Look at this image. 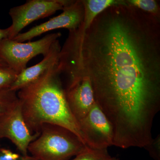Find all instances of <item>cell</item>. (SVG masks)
Wrapping results in <instances>:
<instances>
[{
    "mask_svg": "<svg viewBox=\"0 0 160 160\" xmlns=\"http://www.w3.org/2000/svg\"><path fill=\"white\" fill-rule=\"evenodd\" d=\"M110 160H119V159L116 157H112L111 159Z\"/></svg>",
    "mask_w": 160,
    "mask_h": 160,
    "instance_id": "cell-19",
    "label": "cell"
},
{
    "mask_svg": "<svg viewBox=\"0 0 160 160\" xmlns=\"http://www.w3.org/2000/svg\"><path fill=\"white\" fill-rule=\"evenodd\" d=\"M58 64L18 91L23 117L32 133L39 132L43 124L57 125L71 130L86 144L66 101Z\"/></svg>",
    "mask_w": 160,
    "mask_h": 160,
    "instance_id": "cell-2",
    "label": "cell"
},
{
    "mask_svg": "<svg viewBox=\"0 0 160 160\" xmlns=\"http://www.w3.org/2000/svg\"><path fill=\"white\" fill-rule=\"evenodd\" d=\"M86 145L94 149H107L113 146V130L111 123L96 103L78 122Z\"/></svg>",
    "mask_w": 160,
    "mask_h": 160,
    "instance_id": "cell-6",
    "label": "cell"
},
{
    "mask_svg": "<svg viewBox=\"0 0 160 160\" xmlns=\"http://www.w3.org/2000/svg\"><path fill=\"white\" fill-rule=\"evenodd\" d=\"M69 31L61 73L69 81L89 79L115 138L150 134L160 110V17L126 2L105 9L88 29Z\"/></svg>",
    "mask_w": 160,
    "mask_h": 160,
    "instance_id": "cell-1",
    "label": "cell"
},
{
    "mask_svg": "<svg viewBox=\"0 0 160 160\" xmlns=\"http://www.w3.org/2000/svg\"><path fill=\"white\" fill-rule=\"evenodd\" d=\"M155 160H160V135H158L148 145L144 147Z\"/></svg>",
    "mask_w": 160,
    "mask_h": 160,
    "instance_id": "cell-17",
    "label": "cell"
},
{
    "mask_svg": "<svg viewBox=\"0 0 160 160\" xmlns=\"http://www.w3.org/2000/svg\"><path fill=\"white\" fill-rule=\"evenodd\" d=\"M84 18L81 26L84 30L88 29L95 18L103 11L115 5L125 4V1L120 0H84Z\"/></svg>",
    "mask_w": 160,
    "mask_h": 160,
    "instance_id": "cell-11",
    "label": "cell"
},
{
    "mask_svg": "<svg viewBox=\"0 0 160 160\" xmlns=\"http://www.w3.org/2000/svg\"><path fill=\"white\" fill-rule=\"evenodd\" d=\"M65 92L70 111L78 122L86 116L96 103L88 78L70 81Z\"/></svg>",
    "mask_w": 160,
    "mask_h": 160,
    "instance_id": "cell-9",
    "label": "cell"
},
{
    "mask_svg": "<svg viewBox=\"0 0 160 160\" xmlns=\"http://www.w3.org/2000/svg\"><path fill=\"white\" fill-rule=\"evenodd\" d=\"M62 11L57 16L32 27L26 32L20 33L12 39L23 42L55 29L65 28L70 31L78 28L82 22L84 18V7L82 1H73Z\"/></svg>",
    "mask_w": 160,
    "mask_h": 160,
    "instance_id": "cell-8",
    "label": "cell"
},
{
    "mask_svg": "<svg viewBox=\"0 0 160 160\" xmlns=\"http://www.w3.org/2000/svg\"><path fill=\"white\" fill-rule=\"evenodd\" d=\"M0 160H37L31 156H26L6 148L0 149Z\"/></svg>",
    "mask_w": 160,
    "mask_h": 160,
    "instance_id": "cell-16",
    "label": "cell"
},
{
    "mask_svg": "<svg viewBox=\"0 0 160 160\" xmlns=\"http://www.w3.org/2000/svg\"><path fill=\"white\" fill-rule=\"evenodd\" d=\"M9 36V30L8 28L6 29H0V42L4 39L8 38ZM2 62L0 60V63Z\"/></svg>",
    "mask_w": 160,
    "mask_h": 160,
    "instance_id": "cell-18",
    "label": "cell"
},
{
    "mask_svg": "<svg viewBox=\"0 0 160 160\" xmlns=\"http://www.w3.org/2000/svg\"><path fill=\"white\" fill-rule=\"evenodd\" d=\"M40 132L28 149L37 160H69L89 148L75 133L62 126L43 124Z\"/></svg>",
    "mask_w": 160,
    "mask_h": 160,
    "instance_id": "cell-3",
    "label": "cell"
},
{
    "mask_svg": "<svg viewBox=\"0 0 160 160\" xmlns=\"http://www.w3.org/2000/svg\"><path fill=\"white\" fill-rule=\"evenodd\" d=\"M60 32L47 34L35 42H19L11 39L0 42V60L19 74L26 68L27 63L32 58L49 53L52 44L58 40Z\"/></svg>",
    "mask_w": 160,
    "mask_h": 160,
    "instance_id": "cell-4",
    "label": "cell"
},
{
    "mask_svg": "<svg viewBox=\"0 0 160 160\" xmlns=\"http://www.w3.org/2000/svg\"><path fill=\"white\" fill-rule=\"evenodd\" d=\"M40 134L32 133L29 129L23 117L19 100L11 111L0 118V139L11 141L23 156L28 155L29 145Z\"/></svg>",
    "mask_w": 160,
    "mask_h": 160,
    "instance_id": "cell-7",
    "label": "cell"
},
{
    "mask_svg": "<svg viewBox=\"0 0 160 160\" xmlns=\"http://www.w3.org/2000/svg\"><path fill=\"white\" fill-rule=\"evenodd\" d=\"M111 158L107 149H94L89 147L76 156L73 159L69 160H110Z\"/></svg>",
    "mask_w": 160,
    "mask_h": 160,
    "instance_id": "cell-15",
    "label": "cell"
},
{
    "mask_svg": "<svg viewBox=\"0 0 160 160\" xmlns=\"http://www.w3.org/2000/svg\"><path fill=\"white\" fill-rule=\"evenodd\" d=\"M18 75L5 63H0V91L10 89Z\"/></svg>",
    "mask_w": 160,
    "mask_h": 160,
    "instance_id": "cell-13",
    "label": "cell"
},
{
    "mask_svg": "<svg viewBox=\"0 0 160 160\" xmlns=\"http://www.w3.org/2000/svg\"><path fill=\"white\" fill-rule=\"evenodd\" d=\"M18 103L16 92L10 89L0 91V118L11 111Z\"/></svg>",
    "mask_w": 160,
    "mask_h": 160,
    "instance_id": "cell-12",
    "label": "cell"
},
{
    "mask_svg": "<svg viewBox=\"0 0 160 160\" xmlns=\"http://www.w3.org/2000/svg\"><path fill=\"white\" fill-rule=\"evenodd\" d=\"M72 2L68 0H29L23 5L12 8L9 14L12 23L8 28V38H13L34 21L48 17L58 10H63Z\"/></svg>",
    "mask_w": 160,
    "mask_h": 160,
    "instance_id": "cell-5",
    "label": "cell"
},
{
    "mask_svg": "<svg viewBox=\"0 0 160 160\" xmlns=\"http://www.w3.org/2000/svg\"><path fill=\"white\" fill-rule=\"evenodd\" d=\"M61 47L59 40L52 44L49 53L42 61L36 65L24 69L18 75L16 79L10 88L16 92L38 79L50 67L58 64L59 62Z\"/></svg>",
    "mask_w": 160,
    "mask_h": 160,
    "instance_id": "cell-10",
    "label": "cell"
},
{
    "mask_svg": "<svg viewBox=\"0 0 160 160\" xmlns=\"http://www.w3.org/2000/svg\"><path fill=\"white\" fill-rule=\"evenodd\" d=\"M126 2L130 6L154 16L160 17V7L157 1L154 0H128Z\"/></svg>",
    "mask_w": 160,
    "mask_h": 160,
    "instance_id": "cell-14",
    "label": "cell"
}]
</instances>
